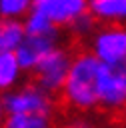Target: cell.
<instances>
[{"instance_id": "1", "label": "cell", "mask_w": 126, "mask_h": 128, "mask_svg": "<svg viewBox=\"0 0 126 128\" xmlns=\"http://www.w3.org/2000/svg\"><path fill=\"white\" fill-rule=\"evenodd\" d=\"M100 72L102 62L90 50L76 52L60 90L62 104L76 114H88L100 108Z\"/></svg>"}, {"instance_id": "2", "label": "cell", "mask_w": 126, "mask_h": 128, "mask_svg": "<svg viewBox=\"0 0 126 128\" xmlns=\"http://www.w3.org/2000/svg\"><path fill=\"white\" fill-rule=\"evenodd\" d=\"M72 58L74 54L64 48V46H56L52 48L40 62L38 66L32 70L34 74V84L40 86L42 90H46L48 94H60L64 82H66V76H68V70H70V64H72Z\"/></svg>"}, {"instance_id": "3", "label": "cell", "mask_w": 126, "mask_h": 128, "mask_svg": "<svg viewBox=\"0 0 126 128\" xmlns=\"http://www.w3.org/2000/svg\"><path fill=\"white\" fill-rule=\"evenodd\" d=\"M88 40V50L102 64L126 62V24H102Z\"/></svg>"}, {"instance_id": "4", "label": "cell", "mask_w": 126, "mask_h": 128, "mask_svg": "<svg viewBox=\"0 0 126 128\" xmlns=\"http://www.w3.org/2000/svg\"><path fill=\"white\" fill-rule=\"evenodd\" d=\"M100 108L108 114L124 112L126 108V62L102 64Z\"/></svg>"}, {"instance_id": "5", "label": "cell", "mask_w": 126, "mask_h": 128, "mask_svg": "<svg viewBox=\"0 0 126 128\" xmlns=\"http://www.w3.org/2000/svg\"><path fill=\"white\" fill-rule=\"evenodd\" d=\"M4 108L10 114H54V96L36 86L34 82L8 94L4 100Z\"/></svg>"}, {"instance_id": "6", "label": "cell", "mask_w": 126, "mask_h": 128, "mask_svg": "<svg viewBox=\"0 0 126 128\" xmlns=\"http://www.w3.org/2000/svg\"><path fill=\"white\" fill-rule=\"evenodd\" d=\"M56 46H58V30L46 34H26L20 46L16 48V56L22 70L32 72L38 66V62Z\"/></svg>"}, {"instance_id": "7", "label": "cell", "mask_w": 126, "mask_h": 128, "mask_svg": "<svg viewBox=\"0 0 126 128\" xmlns=\"http://www.w3.org/2000/svg\"><path fill=\"white\" fill-rule=\"evenodd\" d=\"M88 4L90 0H34L32 8L46 14L58 28L60 26L70 28L82 14L88 12Z\"/></svg>"}, {"instance_id": "8", "label": "cell", "mask_w": 126, "mask_h": 128, "mask_svg": "<svg viewBox=\"0 0 126 128\" xmlns=\"http://www.w3.org/2000/svg\"><path fill=\"white\" fill-rule=\"evenodd\" d=\"M88 12L102 24H126V0H90Z\"/></svg>"}, {"instance_id": "9", "label": "cell", "mask_w": 126, "mask_h": 128, "mask_svg": "<svg viewBox=\"0 0 126 128\" xmlns=\"http://www.w3.org/2000/svg\"><path fill=\"white\" fill-rule=\"evenodd\" d=\"M24 36H26L24 24H20L16 18H2L0 20V54L16 52Z\"/></svg>"}, {"instance_id": "10", "label": "cell", "mask_w": 126, "mask_h": 128, "mask_svg": "<svg viewBox=\"0 0 126 128\" xmlns=\"http://www.w3.org/2000/svg\"><path fill=\"white\" fill-rule=\"evenodd\" d=\"M20 62L16 52H2L0 54V88H10L20 76Z\"/></svg>"}, {"instance_id": "11", "label": "cell", "mask_w": 126, "mask_h": 128, "mask_svg": "<svg viewBox=\"0 0 126 128\" xmlns=\"http://www.w3.org/2000/svg\"><path fill=\"white\" fill-rule=\"evenodd\" d=\"M34 0H0V14L4 18H18L30 12Z\"/></svg>"}, {"instance_id": "12", "label": "cell", "mask_w": 126, "mask_h": 128, "mask_svg": "<svg viewBox=\"0 0 126 128\" xmlns=\"http://www.w3.org/2000/svg\"><path fill=\"white\" fill-rule=\"evenodd\" d=\"M70 30H72L78 38H90V36L94 34V30H96V18H94L90 12H86V14H82V16L70 26Z\"/></svg>"}, {"instance_id": "13", "label": "cell", "mask_w": 126, "mask_h": 128, "mask_svg": "<svg viewBox=\"0 0 126 128\" xmlns=\"http://www.w3.org/2000/svg\"><path fill=\"white\" fill-rule=\"evenodd\" d=\"M60 128H96V126H94L84 114H76V112H74V116L66 118Z\"/></svg>"}, {"instance_id": "14", "label": "cell", "mask_w": 126, "mask_h": 128, "mask_svg": "<svg viewBox=\"0 0 126 128\" xmlns=\"http://www.w3.org/2000/svg\"><path fill=\"white\" fill-rule=\"evenodd\" d=\"M98 128H122V126H118V124H104V126H98Z\"/></svg>"}, {"instance_id": "15", "label": "cell", "mask_w": 126, "mask_h": 128, "mask_svg": "<svg viewBox=\"0 0 126 128\" xmlns=\"http://www.w3.org/2000/svg\"><path fill=\"white\" fill-rule=\"evenodd\" d=\"M2 110H4V102L0 100V126H2Z\"/></svg>"}, {"instance_id": "16", "label": "cell", "mask_w": 126, "mask_h": 128, "mask_svg": "<svg viewBox=\"0 0 126 128\" xmlns=\"http://www.w3.org/2000/svg\"><path fill=\"white\" fill-rule=\"evenodd\" d=\"M122 114H124V120H126V108H124V112H122Z\"/></svg>"}]
</instances>
